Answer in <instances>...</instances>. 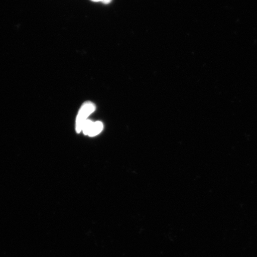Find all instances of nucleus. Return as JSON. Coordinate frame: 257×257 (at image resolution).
<instances>
[{
	"label": "nucleus",
	"mask_w": 257,
	"mask_h": 257,
	"mask_svg": "<svg viewBox=\"0 0 257 257\" xmlns=\"http://www.w3.org/2000/svg\"><path fill=\"white\" fill-rule=\"evenodd\" d=\"M95 105L91 101L85 102L78 112L76 120V131L79 133L82 130L83 124L87 120L88 117L95 110Z\"/></svg>",
	"instance_id": "nucleus-1"
},
{
	"label": "nucleus",
	"mask_w": 257,
	"mask_h": 257,
	"mask_svg": "<svg viewBox=\"0 0 257 257\" xmlns=\"http://www.w3.org/2000/svg\"><path fill=\"white\" fill-rule=\"evenodd\" d=\"M102 128H103V124L101 121L93 122L87 120L83 124L82 131L86 136L94 137L100 133Z\"/></svg>",
	"instance_id": "nucleus-2"
},
{
	"label": "nucleus",
	"mask_w": 257,
	"mask_h": 257,
	"mask_svg": "<svg viewBox=\"0 0 257 257\" xmlns=\"http://www.w3.org/2000/svg\"><path fill=\"white\" fill-rule=\"evenodd\" d=\"M91 1L95 3H102L103 4L107 5L111 2V0H91Z\"/></svg>",
	"instance_id": "nucleus-3"
}]
</instances>
